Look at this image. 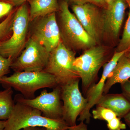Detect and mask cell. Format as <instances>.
I'll list each match as a JSON object with an SVG mask.
<instances>
[{"instance_id": "obj_12", "label": "cell", "mask_w": 130, "mask_h": 130, "mask_svg": "<svg viewBox=\"0 0 130 130\" xmlns=\"http://www.w3.org/2000/svg\"><path fill=\"white\" fill-rule=\"evenodd\" d=\"M128 5L126 0H115L112 6L103 11V41L113 45L118 41Z\"/></svg>"}, {"instance_id": "obj_15", "label": "cell", "mask_w": 130, "mask_h": 130, "mask_svg": "<svg viewBox=\"0 0 130 130\" xmlns=\"http://www.w3.org/2000/svg\"><path fill=\"white\" fill-rule=\"evenodd\" d=\"M130 79V60L124 54L120 58L116 67L108 77L103 94L108 93L115 84H121Z\"/></svg>"}, {"instance_id": "obj_31", "label": "cell", "mask_w": 130, "mask_h": 130, "mask_svg": "<svg viewBox=\"0 0 130 130\" xmlns=\"http://www.w3.org/2000/svg\"><path fill=\"white\" fill-rule=\"evenodd\" d=\"M6 125V120H0V130H4Z\"/></svg>"}, {"instance_id": "obj_3", "label": "cell", "mask_w": 130, "mask_h": 130, "mask_svg": "<svg viewBox=\"0 0 130 130\" xmlns=\"http://www.w3.org/2000/svg\"><path fill=\"white\" fill-rule=\"evenodd\" d=\"M40 126L48 130H69L70 126L63 119L53 120L43 116L41 111L32 107L15 103L4 130H20L26 127Z\"/></svg>"}, {"instance_id": "obj_27", "label": "cell", "mask_w": 130, "mask_h": 130, "mask_svg": "<svg viewBox=\"0 0 130 130\" xmlns=\"http://www.w3.org/2000/svg\"><path fill=\"white\" fill-rule=\"evenodd\" d=\"M69 130H88V128L87 125L84 122L81 121L77 125H76L74 126L69 127Z\"/></svg>"}, {"instance_id": "obj_22", "label": "cell", "mask_w": 130, "mask_h": 130, "mask_svg": "<svg viewBox=\"0 0 130 130\" xmlns=\"http://www.w3.org/2000/svg\"><path fill=\"white\" fill-rule=\"evenodd\" d=\"M67 2L72 3L73 5H83L86 3H92L98 6L106 9L107 6L105 0H65Z\"/></svg>"}, {"instance_id": "obj_16", "label": "cell", "mask_w": 130, "mask_h": 130, "mask_svg": "<svg viewBox=\"0 0 130 130\" xmlns=\"http://www.w3.org/2000/svg\"><path fill=\"white\" fill-rule=\"evenodd\" d=\"M30 22L58 12L59 5L57 0H29Z\"/></svg>"}, {"instance_id": "obj_20", "label": "cell", "mask_w": 130, "mask_h": 130, "mask_svg": "<svg viewBox=\"0 0 130 130\" xmlns=\"http://www.w3.org/2000/svg\"><path fill=\"white\" fill-rule=\"evenodd\" d=\"M15 11H11L7 17L0 23V40L11 31L12 25L14 18Z\"/></svg>"}, {"instance_id": "obj_29", "label": "cell", "mask_w": 130, "mask_h": 130, "mask_svg": "<svg viewBox=\"0 0 130 130\" xmlns=\"http://www.w3.org/2000/svg\"><path fill=\"white\" fill-rule=\"evenodd\" d=\"M124 119L126 124L128 126L130 129V111L123 118Z\"/></svg>"}, {"instance_id": "obj_18", "label": "cell", "mask_w": 130, "mask_h": 130, "mask_svg": "<svg viewBox=\"0 0 130 130\" xmlns=\"http://www.w3.org/2000/svg\"><path fill=\"white\" fill-rule=\"evenodd\" d=\"M127 4L129 8L128 18L126 23L122 37L115 49L116 52H121L130 49V1L127 2Z\"/></svg>"}, {"instance_id": "obj_17", "label": "cell", "mask_w": 130, "mask_h": 130, "mask_svg": "<svg viewBox=\"0 0 130 130\" xmlns=\"http://www.w3.org/2000/svg\"><path fill=\"white\" fill-rule=\"evenodd\" d=\"M13 94L11 88L0 91V120H7L11 113L15 105Z\"/></svg>"}, {"instance_id": "obj_10", "label": "cell", "mask_w": 130, "mask_h": 130, "mask_svg": "<svg viewBox=\"0 0 130 130\" xmlns=\"http://www.w3.org/2000/svg\"><path fill=\"white\" fill-rule=\"evenodd\" d=\"M29 37L44 47L50 53L61 41L56 13H53L32 21Z\"/></svg>"}, {"instance_id": "obj_32", "label": "cell", "mask_w": 130, "mask_h": 130, "mask_svg": "<svg viewBox=\"0 0 130 130\" xmlns=\"http://www.w3.org/2000/svg\"><path fill=\"white\" fill-rule=\"evenodd\" d=\"M126 56L130 60V49L125 54Z\"/></svg>"}, {"instance_id": "obj_28", "label": "cell", "mask_w": 130, "mask_h": 130, "mask_svg": "<svg viewBox=\"0 0 130 130\" xmlns=\"http://www.w3.org/2000/svg\"><path fill=\"white\" fill-rule=\"evenodd\" d=\"M20 130H48L46 128L40 126H31L23 128Z\"/></svg>"}, {"instance_id": "obj_5", "label": "cell", "mask_w": 130, "mask_h": 130, "mask_svg": "<svg viewBox=\"0 0 130 130\" xmlns=\"http://www.w3.org/2000/svg\"><path fill=\"white\" fill-rule=\"evenodd\" d=\"M29 23V12L25 3L15 11L11 37L7 40L0 41V55L4 58H11L13 61L19 56L28 40Z\"/></svg>"}, {"instance_id": "obj_26", "label": "cell", "mask_w": 130, "mask_h": 130, "mask_svg": "<svg viewBox=\"0 0 130 130\" xmlns=\"http://www.w3.org/2000/svg\"><path fill=\"white\" fill-rule=\"evenodd\" d=\"M6 2L10 3L13 6H20L21 5L25 3L26 2L29 1V0H4Z\"/></svg>"}, {"instance_id": "obj_19", "label": "cell", "mask_w": 130, "mask_h": 130, "mask_svg": "<svg viewBox=\"0 0 130 130\" xmlns=\"http://www.w3.org/2000/svg\"><path fill=\"white\" fill-rule=\"evenodd\" d=\"M92 113L94 119L103 120L107 122L118 117L112 110L101 106H96L95 109L92 111Z\"/></svg>"}, {"instance_id": "obj_11", "label": "cell", "mask_w": 130, "mask_h": 130, "mask_svg": "<svg viewBox=\"0 0 130 130\" xmlns=\"http://www.w3.org/2000/svg\"><path fill=\"white\" fill-rule=\"evenodd\" d=\"M100 7L92 3L73 5L72 9L75 16L85 31L97 44L103 41V12Z\"/></svg>"}, {"instance_id": "obj_6", "label": "cell", "mask_w": 130, "mask_h": 130, "mask_svg": "<svg viewBox=\"0 0 130 130\" xmlns=\"http://www.w3.org/2000/svg\"><path fill=\"white\" fill-rule=\"evenodd\" d=\"M76 52L68 48L61 41L50 54L48 63L43 71L53 75L58 85L80 79L73 65Z\"/></svg>"}, {"instance_id": "obj_13", "label": "cell", "mask_w": 130, "mask_h": 130, "mask_svg": "<svg viewBox=\"0 0 130 130\" xmlns=\"http://www.w3.org/2000/svg\"><path fill=\"white\" fill-rule=\"evenodd\" d=\"M128 51L120 52L115 51L111 59L103 66L101 77L97 84H95L89 89L85 95V97L88 99V104L85 109L79 115L77 121L80 122L85 121L87 124L89 123L92 116L90 113L91 109L96 105L98 100L103 94V90L108 77L116 67L120 58Z\"/></svg>"}, {"instance_id": "obj_8", "label": "cell", "mask_w": 130, "mask_h": 130, "mask_svg": "<svg viewBox=\"0 0 130 130\" xmlns=\"http://www.w3.org/2000/svg\"><path fill=\"white\" fill-rule=\"evenodd\" d=\"M15 103L18 102L38 109L43 116L53 120L63 119V102L61 99L60 87L58 85L50 92L42 91L40 95L33 99H27L21 94L14 96Z\"/></svg>"}, {"instance_id": "obj_14", "label": "cell", "mask_w": 130, "mask_h": 130, "mask_svg": "<svg viewBox=\"0 0 130 130\" xmlns=\"http://www.w3.org/2000/svg\"><path fill=\"white\" fill-rule=\"evenodd\" d=\"M96 105L110 109L120 119L130 111V102L122 93L103 94Z\"/></svg>"}, {"instance_id": "obj_25", "label": "cell", "mask_w": 130, "mask_h": 130, "mask_svg": "<svg viewBox=\"0 0 130 130\" xmlns=\"http://www.w3.org/2000/svg\"><path fill=\"white\" fill-rule=\"evenodd\" d=\"M122 94L130 102V79L121 84Z\"/></svg>"}, {"instance_id": "obj_1", "label": "cell", "mask_w": 130, "mask_h": 130, "mask_svg": "<svg viewBox=\"0 0 130 130\" xmlns=\"http://www.w3.org/2000/svg\"><path fill=\"white\" fill-rule=\"evenodd\" d=\"M57 23L61 40L68 48L75 51H84L97 44L84 29L74 13L69 9L68 2L64 0L59 5Z\"/></svg>"}, {"instance_id": "obj_24", "label": "cell", "mask_w": 130, "mask_h": 130, "mask_svg": "<svg viewBox=\"0 0 130 130\" xmlns=\"http://www.w3.org/2000/svg\"><path fill=\"white\" fill-rule=\"evenodd\" d=\"M13 6L9 3L0 1V19L8 15L12 11Z\"/></svg>"}, {"instance_id": "obj_9", "label": "cell", "mask_w": 130, "mask_h": 130, "mask_svg": "<svg viewBox=\"0 0 130 130\" xmlns=\"http://www.w3.org/2000/svg\"><path fill=\"white\" fill-rule=\"evenodd\" d=\"M80 80L75 79L59 85L63 101V119L70 127L76 125L78 117L88 104V99L83 96L79 90Z\"/></svg>"}, {"instance_id": "obj_21", "label": "cell", "mask_w": 130, "mask_h": 130, "mask_svg": "<svg viewBox=\"0 0 130 130\" xmlns=\"http://www.w3.org/2000/svg\"><path fill=\"white\" fill-rule=\"evenodd\" d=\"M13 60L11 58H5L0 55V85L3 77L9 73Z\"/></svg>"}, {"instance_id": "obj_7", "label": "cell", "mask_w": 130, "mask_h": 130, "mask_svg": "<svg viewBox=\"0 0 130 130\" xmlns=\"http://www.w3.org/2000/svg\"><path fill=\"white\" fill-rule=\"evenodd\" d=\"M50 53L44 47L29 37L24 48L13 62L11 68L15 72H39L46 67Z\"/></svg>"}, {"instance_id": "obj_4", "label": "cell", "mask_w": 130, "mask_h": 130, "mask_svg": "<svg viewBox=\"0 0 130 130\" xmlns=\"http://www.w3.org/2000/svg\"><path fill=\"white\" fill-rule=\"evenodd\" d=\"M1 83L5 89H14L27 99L35 98V93L40 89H53L59 85L53 75L43 71L15 72L11 76L3 77Z\"/></svg>"}, {"instance_id": "obj_23", "label": "cell", "mask_w": 130, "mask_h": 130, "mask_svg": "<svg viewBox=\"0 0 130 130\" xmlns=\"http://www.w3.org/2000/svg\"><path fill=\"white\" fill-rule=\"evenodd\" d=\"M107 127L108 130H122L126 129V124L121 121V119L116 117L107 122Z\"/></svg>"}, {"instance_id": "obj_30", "label": "cell", "mask_w": 130, "mask_h": 130, "mask_svg": "<svg viewBox=\"0 0 130 130\" xmlns=\"http://www.w3.org/2000/svg\"><path fill=\"white\" fill-rule=\"evenodd\" d=\"M105 1L107 6L106 9H108L110 8L112 6L115 0H105Z\"/></svg>"}, {"instance_id": "obj_33", "label": "cell", "mask_w": 130, "mask_h": 130, "mask_svg": "<svg viewBox=\"0 0 130 130\" xmlns=\"http://www.w3.org/2000/svg\"><path fill=\"white\" fill-rule=\"evenodd\" d=\"M130 0H126V2H127H127H128L129 1H130Z\"/></svg>"}, {"instance_id": "obj_2", "label": "cell", "mask_w": 130, "mask_h": 130, "mask_svg": "<svg viewBox=\"0 0 130 130\" xmlns=\"http://www.w3.org/2000/svg\"><path fill=\"white\" fill-rule=\"evenodd\" d=\"M110 46L97 44L83 51L76 57L73 65L82 81V89L84 95L91 86L96 84L98 72L113 56Z\"/></svg>"}]
</instances>
